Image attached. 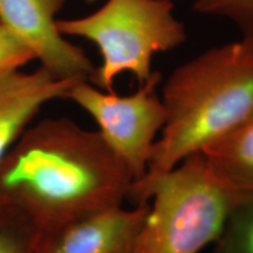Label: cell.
I'll return each mask as SVG.
<instances>
[{"instance_id":"cell-1","label":"cell","mask_w":253,"mask_h":253,"mask_svg":"<svg viewBox=\"0 0 253 253\" xmlns=\"http://www.w3.org/2000/svg\"><path fill=\"white\" fill-rule=\"evenodd\" d=\"M132 184L100 132L66 118L30 126L0 161V202L20 209L40 232L121 207Z\"/></svg>"},{"instance_id":"cell-2","label":"cell","mask_w":253,"mask_h":253,"mask_svg":"<svg viewBox=\"0 0 253 253\" xmlns=\"http://www.w3.org/2000/svg\"><path fill=\"white\" fill-rule=\"evenodd\" d=\"M166 123L144 178L129 201L148 202L151 184L253 115V39L213 47L177 67L162 90Z\"/></svg>"},{"instance_id":"cell-3","label":"cell","mask_w":253,"mask_h":253,"mask_svg":"<svg viewBox=\"0 0 253 253\" xmlns=\"http://www.w3.org/2000/svg\"><path fill=\"white\" fill-rule=\"evenodd\" d=\"M246 196L220 178L199 151L157 178L135 253H199L214 243Z\"/></svg>"},{"instance_id":"cell-4","label":"cell","mask_w":253,"mask_h":253,"mask_svg":"<svg viewBox=\"0 0 253 253\" xmlns=\"http://www.w3.org/2000/svg\"><path fill=\"white\" fill-rule=\"evenodd\" d=\"M173 8L171 0H107L94 13L56 20V26L62 36L84 38L97 46L102 62L88 81L114 91L120 74L130 73L144 84L154 74V55L185 42V27Z\"/></svg>"},{"instance_id":"cell-5","label":"cell","mask_w":253,"mask_h":253,"mask_svg":"<svg viewBox=\"0 0 253 253\" xmlns=\"http://www.w3.org/2000/svg\"><path fill=\"white\" fill-rule=\"evenodd\" d=\"M161 79L160 73L154 72L135 93L125 96L81 80L66 96L94 119L99 126L97 131L128 168L134 183L144 178L151 150L166 123V108L157 94Z\"/></svg>"},{"instance_id":"cell-6","label":"cell","mask_w":253,"mask_h":253,"mask_svg":"<svg viewBox=\"0 0 253 253\" xmlns=\"http://www.w3.org/2000/svg\"><path fill=\"white\" fill-rule=\"evenodd\" d=\"M66 0H0V24L20 38L41 67L60 80H89L95 66L56 26Z\"/></svg>"},{"instance_id":"cell-7","label":"cell","mask_w":253,"mask_h":253,"mask_svg":"<svg viewBox=\"0 0 253 253\" xmlns=\"http://www.w3.org/2000/svg\"><path fill=\"white\" fill-rule=\"evenodd\" d=\"M149 203L116 207L40 232L37 253H135Z\"/></svg>"},{"instance_id":"cell-8","label":"cell","mask_w":253,"mask_h":253,"mask_svg":"<svg viewBox=\"0 0 253 253\" xmlns=\"http://www.w3.org/2000/svg\"><path fill=\"white\" fill-rule=\"evenodd\" d=\"M79 79L60 80L45 68L0 75V161L30 126L43 104L67 96Z\"/></svg>"},{"instance_id":"cell-9","label":"cell","mask_w":253,"mask_h":253,"mask_svg":"<svg viewBox=\"0 0 253 253\" xmlns=\"http://www.w3.org/2000/svg\"><path fill=\"white\" fill-rule=\"evenodd\" d=\"M201 153L223 181L239 194L253 197V115Z\"/></svg>"},{"instance_id":"cell-10","label":"cell","mask_w":253,"mask_h":253,"mask_svg":"<svg viewBox=\"0 0 253 253\" xmlns=\"http://www.w3.org/2000/svg\"><path fill=\"white\" fill-rule=\"evenodd\" d=\"M40 231L14 205L0 202V253H37Z\"/></svg>"},{"instance_id":"cell-11","label":"cell","mask_w":253,"mask_h":253,"mask_svg":"<svg viewBox=\"0 0 253 253\" xmlns=\"http://www.w3.org/2000/svg\"><path fill=\"white\" fill-rule=\"evenodd\" d=\"M214 244V253H253V197L238 202Z\"/></svg>"},{"instance_id":"cell-12","label":"cell","mask_w":253,"mask_h":253,"mask_svg":"<svg viewBox=\"0 0 253 253\" xmlns=\"http://www.w3.org/2000/svg\"><path fill=\"white\" fill-rule=\"evenodd\" d=\"M194 9L199 14L227 19L242 37L253 39V0H195Z\"/></svg>"},{"instance_id":"cell-13","label":"cell","mask_w":253,"mask_h":253,"mask_svg":"<svg viewBox=\"0 0 253 253\" xmlns=\"http://www.w3.org/2000/svg\"><path fill=\"white\" fill-rule=\"evenodd\" d=\"M34 59V54L26 43L0 24V75L17 71Z\"/></svg>"}]
</instances>
